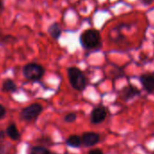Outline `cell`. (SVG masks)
<instances>
[{"instance_id": "1", "label": "cell", "mask_w": 154, "mask_h": 154, "mask_svg": "<svg viewBox=\"0 0 154 154\" xmlns=\"http://www.w3.org/2000/svg\"><path fill=\"white\" fill-rule=\"evenodd\" d=\"M67 75L71 86L78 92L85 90L87 86V78L84 72L75 66L67 68Z\"/></svg>"}, {"instance_id": "2", "label": "cell", "mask_w": 154, "mask_h": 154, "mask_svg": "<svg viewBox=\"0 0 154 154\" xmlns=\"http://www.w3.org/2000/svg\"><path fill=\"white\" fill-rule=\"evenodd\" d=\"M80 43L85 49H96L101 45L102 43L101 34L94 28L86 29L80 35Z\"/></svg>"}, {"instance_id": "3", "label": "cell", "mask_w": 154, "mask_h": 154, "mask_svg": "<svg viewBox=\"0 0 154 154\" xmlns=\"http://www.w3.org/2000/svg\"><path fill=\"white\" fill-rule=\"evenodd\" d=\"M45 68L37 63H28L23 67V75L28 81H39L45 74Z\"/></svg>"}, {"instance_id": "4", "label": "cell", "mask_w": 154, "mask_h": 154, "mask_svg": "<svg viewBox=\"0 0 154 154\" xmlns=\"http://www.w3.org/2000/svg\"><path fill=\"white\" fill-rule=\"evenodd\" d=\"M43 112V106L39 103H32L22 109L20 112V117L26 122H30L35 120Z\"/></svg>"}, {"instance_id": "5", "label": "cell", "mask_w": 154, "mask_h": 154, "mask_svg": "<svg viewBox=\"0 0 154 154\" xmlns=\"http://www.w3.org/2000/svg\"><path fill=\"white\" fill-rule=\"evenodd\" d=\"M140 94V91L136 86H133L132 85L124 86L120 92V97L124 102H128Z\"/></svg>"}, {"instance_id": "6", "label": "cell", "mask_w": 154, "mask_h": 154, "mask_svg": "<svg viewBox=\"0 0 154 154\" xmlns=\"http://www.w3.org/2000/svg\"><path fill=\"white\" fill-rule=\"evenodd\" d=\"M107 117V110L103 106H97L94 108L91 112V122L94 124H99L103 122Z\"/></svg>"}, {"instance_id": "7", "label": "cell", "mask_w": 154, "mask_h": 154, "mask_svg": "<svg viewBox=\"0 0 154 154\" xmlns=\"http://www.w3.org/2000/svg\"><path fill=\"white\" fill-rule=\"evenodd\" d=\"M140 81L143 89L147 93L151 94L154 92V75L150 73H143L140 77Z\"/></svg>"}, {"instance_id": "8", "label": "cell", "mask_w": 154, "mask_h": 154, "mask_svg": "<svg viewBox=\"0 0 154 154\" xmlns=\"http://www.w3.org/2000/svg\"><path fill=\"white\" fill-rule=\"evenodd\" d=\"M100 140V136L96 132L89 131V132H85L81 138L82 143L86 146V147H92L97 144Z\"/></svg>"}, {"instance_id": "9", "label": "cell", "mask_w": 154, "mask_h": 154, "mask_svg": "<svg viewBox=\"0 0 154 154\" xmlns=\"http://www.w3.org/2000/svg\"><path fill=\"white\" fill-rule=\"evenodd\" d=\"M47 32L49 35L54 40H58L62 35V29L57 23H53L52 25H50L48 26Z\"/></svg>"}, {"instance_id": "10", "label": "cell", "mask_w": 154, "mask_h": 154, "mask_svg": "<svg viewBox=\"0 0 154 154\" xmlns=\"http://www.w3.org/2000/svg\"><path fill=\"white\" fill-rule=\"evenodd\" d=\"M17 90V86L11 79H6L2 84V91L6 93H15Z\"/></svg>"}, {"instance_id": "11", "label": "cell", "mask_w": 154, "mask_h": 154, "mask_svg": "<svg viewBox=\"0 0 154 154\" xmlns=\"http://www.w3.org/2000/svg\"><path fill=\"white\" fill-rule=\"evenodd\" d=\"M7 135L10 139H12L14 140H18L20 138V132L17 130V127L13 123L8 126V128H7Z\"/></svg>"}, {"instance_id": "12", "label": "cell", "mask_w": 154, "mask_h": 154, "mask_svg": "<svg viewBox=\"0 0 154 154\" xmlns=\"http://www.w3.org/2000/svg\"><path fill=\"white\" fill-rule=\"evenodd\" d=\"M82 141H81V138L77 135H72L70 136L67 140H66V144L70 147H73V148H78L80 147Z\"/></svg>"}, {"instance_id": "13", "label": "cell", "mask_w": 154, "mask_h": 154, "mask_svg": "<svg viewBox=\"0 0 154 154\" xmlns=\"http://www.w3.org/2000/svg\"><path fill=\"white\" fill-rule=\"evenodd\" d=\"M30 154H54L43 146H35L31 149Z\"/></svg>"}, {"instance_id": "14", "label": "cell", "mask_w": 154, "mask_h": 154, "mask_svg": "<svg viewBox=\"0 0 154 154\" xmlns=\"http://www.w3.org/2000/svg\"><path fill=\"white\" fill-rule=\"evenodd\" d=\"M76 118H77V116H76V114H75L74 112H69V113H67V114L64 116L63 120H64L65 122L71 123V122H75Z\"/></svg>"}, {"instance_id": "15", "label": "cell", "mask_w": 154, "mask_h": 154, "mask_svg": "<svg viewBox=\"0 0 154 154\" xmlns=\"http://www.w3.org/2000/svg\"><path fill=\"white\" fill-rule=\"evenodd\" d=\"M6 109L5 107L2 105V104H0V119H2L5 115H6Z\"/></svg>"}, {"instance_id": "16", "label": "cell", "mask_w": 154, "mask_h": 154, "mask_svg": "<svg viewBox=\"0 0 154 154\" xmlns=\"http://www.w3.org/2000/svg\"><path fill=\"white\" fill-rule=\"evenodd\" d=\"M88 154H103V152L100 149H91Z\"/></svg>"}, {"instance_id": "17", "label": "cell", "mask_w": 154, "mask_h": 154, "mask_svg": "<svg viewBox=\"0 0 154 154\" xmlns=\"http://www.w3.org/2000/svg\"><path fill=\"white\" fill-rule=\"evenodd\" d=\"M141 2H142L143 5L149 6V5H151L153 3V0H141Z\"/></svg>"}, {"instance_id": "18", "label": "cell", "mask_w": 154, "mask_h": 154, "mask_svg": "<svg viewBox=\"0 0 154 154\" xmlns=\"http://www.w3.org/2000/svg\"><path fill=\"white\" fill-rule=\"evenodd\" d=\"M2 8H3V1L2 0H0V10L2 9Z\"/></svg>"}, {"instance_id": "19", "label": "cell", "mask_w": 154, "mask_h": 154, "mask_svg": "<svg viewBox=\"0 0 154 154\" xmlns=\"http://www.w3.org/2000/svg\"><path fill=\"white\" fill-rule=\"evenodd\" d=\"M0 137H4V135H3V132H2V131L0 132Z\"/></svg>"}]
</instances>
